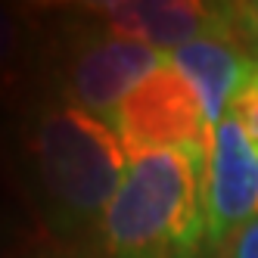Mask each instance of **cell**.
<instances>
[{"label":"cell","instance_id":"cell-5","mask_svg":"<svg viewBox=\"0 0 258 258\" xmlns=\"http://www.w3.org/2000/svg\"><path fill=\"white\" fill-rule=\"evenodd\" d=\"M94 16L118 34L137 38L162 53L196 38H243L239 4H202V0H109L97 4ZM249 47V44H246Z\"/></svg>","mask_w":258,"mask_h":258},{"label":"cell","instance_id":"cell-8","mask_svg":"<svg viewBox=\"0 0 258 258\" xmlns=\"http://www.w3.org/2000/svg\"><path fill=\"white\" fill-rule=\"evenodd\" d=\"M236 118V124L243 127V134L249 137V143L258 150V62L252 69V75L246 78V84L239 87L236 100L230 103V112Z\"/></svg>","mask_w":258,"mask_h":258},{"label":"cell","instance_id":"cell-1","mask_svg":"<svg viewBox=\"0 0 258 258\" xmlns=\"http://www.w3.org/2000/svg\"><path fill=\"white\" fill-rule=\"evenodd\" d=\"M100 236L106 258H199L209 246L206 146L131 159Z\"/></svg>","mask_w":258,"mask_h":258},{"label":"cell","instance_id":"cell-6","mask_svg":"<svg viewBox=\"0 0 258 258\" xmlns=\"http://www.w3.org/2000/svg\"><path fill=\"white\" fill-rule=\"evenodd\" d=\"M206 221L209 246L233 243L258 221V150L233 115H224L206 146Z\"/></svg>","mask_w":258,"mask_h":258},{"label":"cell","instance_id":"cell-10","mask_svg":"<svg viewBox=\"0 0 258 258\" xmlns=\"http://www.w3.org/2000/svg\"><path fill=\"white\" fill-rule=\"evenodd\" d=\"M227 258H258V221L233 236Z\"/></svg>","mask_w":258,"mask_h":258},{"label":"cell","instance_id":"cell-2","mask_svg":"<svg viewBox=\"0 0 258 258\" xmlns=\"http://www.w3.org/2000/svg\"><path fill=\"white\" fill-rule=\"evenodd\" d=\"M31 159L50 206L69 224L103 218L131 165L112 124L72 103L38 115Z\"/></svg>","mask_w":258,"mask_h":258},{"label":"cell","instance_id":"cell-9","mask_svg":"<svg viewBox=\"0 0 258 258\" xmlns=\"http://www.w3.org/2000/svg\"><path fill=\"white\" fill-rule=\"evenodd\" d=\"M19 50H22V25L7 7H0V75H7L13 69Z\"/></svg>","mask_w":258,"mask_h":258},{"label":"cell","instance_id":"cell-3","mask_svg":"<svg viewBox=\"0 0 258 258\" xmlns=\"http://www.w3.org/2000/svg\"><path fill=\"white\" fill-rule=\"evenodd\" d=\"M127 159L150 153L209 146L212 124L190 81L165 59L150 72L109 118Z\"/></svg>","mask_w":258,"mask_h":258},{"label":"cell","instance_id":"cell-11","mask_svg":"<svg viewBox=\"0 0 258 258\" xmlns=\"http://www.w3.org/2000/svg\"><path fill=\"white\" fill-rule=\"evenodd\" d=\"M239 13H243V38L258 56V4H239Z\"/></svg>","mask_w":258,"mask_h":258},{"label":"cell","instance_id":"cell-7","mask_svg":"<svg viewBox=\"0 0 258 258\" xmlns=\"http://www.w3.org/2000/svg\"><path fill=\"white\" fill-rule=\"evenodd\" d=\"M168 62L190 81L215 127L230 112V103L252 75L258 56L239 38H196L168 53Z\"/></svg>","mask_w":258,"mask_h":258},{"label":"cell","instance_id":"cell-4","mask_svg":"<svg viewBox=\"0 0 258 258\" xmlns=\"http://www.w3.org/2000/svg\"><path fill=\"white\" fill-rule=\"evenodd\" d=\"M165 59L168 53L103 28L72 50L66 66V94L72 106L109 121L118 103Z\"/></svg>","mask_w":258,"mask_h":258}]
</instances>
